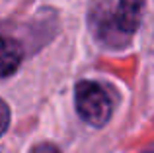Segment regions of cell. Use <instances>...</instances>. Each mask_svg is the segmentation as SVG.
<instances>
[{"mask_svg": "<svg viewBox=\"0 0 154 153\" xmlns=\"http://www.w3.org/2000/svg\"><path fill=\"white\" fill-rule=\"evenodd\" d=\"M76 110L84 122L102 128L111 118V100L102 84L94 80H80L76 84Z\"/></svg>", "mask_w": 154, "mask_h": 153, "instance_id": "1", "label": "cell"}, {"mask_svg": "<svg viewBox=\"0 0 154 153\" xmlns=\"http://www.w3.org/2000/svg\"><path fill=\"white\" fill-rule=\"evenodd\" d=\"M143 8L144 0H119L115 16H113V24H115L117 31H121L123 35L135 34L140 26Z\"/></svg>", "mask_w": 154, "mask_h": 153, "instance_id": "2", "label": "cell"}, {"mask_svg": "<svg viewBox=\"0 0 154 153\" xmlns=\"http://www.w3.org/2000/svg\"><path fill=\"white\" fill-rule=\"evenodd\" d=\"M23 59V49L16 39L0 37V79L10 76L18 71Z\"/></svg>", "mask_w": 154, "mask_h": 153, "instance_id": "3", "label": "cell"}, {"mask_svg": "<svg viewBox=\"0 0 154 153\" xmlns=\"http://www.w3.org/2000/svg\"><path fill=\"white\" fill-rule=\"evenodd\" d=\"M8 124H10V110H8L6 102L0 100V135L8 130Z\"/></svg>", "mask_w": 154, "mask_h": 153, "instance_id": "4", "label": "cell"}, {"mask_svg": "<svg viewBox=\"0 0 154 153\" xmlns=\"http://www.w3.org/2000/svg\"><path fill=\"white\" fill-rule=\"evenodd\" d=\"M31 153H60V149L57 145H53V143H39V145L33 147Z\"/></svg>", "mask_w": 154, "mask_h": 153, "instance_id": "5", "label": "cell"}, {"mask_svg": "<svg viewBox=\"0 0 154 153\" xmlns=\"http://www.w3.org/2000/svg\"><path fill=\"white\" fill-rule=\"evenodd\" d=\"M144 153H154V149H152V151H144Z\"/></svg>", "mask_w": 154, "mask_h": 153, "instance_id": "6", "label": "cell"}]
</instances>
